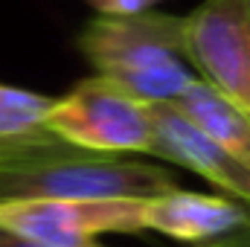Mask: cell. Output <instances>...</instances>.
Segmentation results:
<instances>
[{"label":"cell","mask_w":250,"mask_h":247,"mask_svg":"<svg viewBox=\"0 0 250 247\" xmlns=\"http://www.w3.org/2000/svg\"><path fill=\"white\" fill-rule=\"evenodd\" d=\"M178 189L172 169L76 148L56 134L0 145V201H137Z\"/></svg>","instance_id":"cell-1"},{"label":"cell","mask_w":250,"mask_h":247,"mask_svg":"<svg viewBox=\"0 0 250 247\" xmlns=\"http://www.w3.org/2000/svg\"><path fill=\"white\" fill-rule=\"evenodd\" d=\"M76 47L96 76L117 82L140 102H175L198 79L184 59V18L143 12L128 18H93Z\"/></svg>","instance_id":"cell-2"},{"label":"cell","mask_w":250,"mask_h":247,"mask_svg":"<svg viewBox=\"0 0 250 247\" xmlns=\"http://www.w3.org/2000/svg\"><path fill=\"white\" fill-rule=\"evenodd\" d=\"M47 128L76 148L96 154H151L148 102H140L105 76L73 84L70 93L53 99Z\"/></svg>","instance_id":"cell-3"},{"label":"cell","mask_w":250,"mask_h":247,"mask_svg":"<svg viewBox=\"0 0 250 247\" xmlns=\"http://www.w3.org/2000/svg\"><path fill=\"white\" fill-rule=\"evenodd\" d=\"M184 59L250 120V0H204L184 15Z\"/></svg>","instance_id":"cell-4"},{"label":"cell","mask_w":250,"mask_h":247,"mask_svg":"<svg viewBox=\"0 0 250 247\" xmlns=\"http://www.w3.org/2000/svg\"><path fill=\"white\" fill-rule=\"evenodd\" d=\"M137 201H0V233L38 247H102V233H140Z\"/></svg>","instance_id":"cell-5"},{"label":"cell","mask_w":250,"mask_h":247,"mask_svg":"<svg viewBox=\"0 0 250 247\" xmlns=\"http://www.w3.org/2000/svg\"><path fill=\"white\" fill-rule=\"evenodd\" d=\"M151 123V157H163L175 166L201 175L204 181L221 189V195L250 206V169L227 154L218 143H212L195 123L169 105L151 102L148 105Z\"/></svg>","instance_id":"cell-6"},{"label":"cell","mask_w":250,"mask_h":247,"mask_svg":"<svg viewBox=\"0 0 250 247\" xmlns=\"http://www.w3.org/2000/svg\"><path fill=\"white\" fill-rule=\"evenodd\" d=\"M143 230H157L184 245H207L250 224V206L221 192L172 189L154 198H140Z\"/></svg>","instance_id":"cell-7"},{"label":"cell","mask_w":250,"mask_h":247,"mask_svg":"<svg viewBox=\"0 0 250 247\" xmlns=\"http://www.w3.org/2000/svg\"><path fill=\"white\" fill-rule=\"evenodd\" d=\"M189 123H195L212 143H218L227 154L250 169V120L233 108L221 93H215L207 82L195 79L187 90L172 102Z\"/></svg>","instance_id":"cell-8"},{"label":"cell","mask_w":250,"mask_h":247,"mask_svg":"<svg viewBox=\"0 0 250 247\" xmlns=\"http://www.w3.org/2000/svg\"><path fill=\"white\" fill-rule=\"evenodd\" d=\"M50 105L53 99L44 93L0 82V145L53 137V131L47 128Z\"/></svg>","instance_id":"cell-9"},{"label":"cell","mask_w":250,"mask_h":247,"mask_svg":"<svg viewBox=\"0 0 250 247\" xmlns=\"http://www.w3.org/2000/svg\"><path fill=\"white\" fill-rule=\"evenodd\" d=\"M99 15L108 18H128V15H143L151 12L157 0H87Z\"/></svg>","instance_id":"cell-10"},{"label":"cell","mask_w":250,"mask_h":247,"mask_svg":"<svg viewBox=\"0 0 250 247\" xmlns=\"http://www.w3.org/2000/svg\"><path fill=\"white\" fill-rule=\"evenodd\" d=\"M201 247H250V224L227 233V236H221V239H212V242H207Z\"/></svg>","instance_id":"cell-11"},{"label":"cell","mask_w":250,"mask_h":247,"mask_svg":"<svg viewBox=\"0 0 250 247\" xmlns=\"http://www.w3.org/2000/svg\"><path fill=\"white\" fill-rule=\"evenodd\" d=\"M0 247H38V245H32V242H23V239H18V236H9V233H0Z\"/></svg>","instance_id":"cell-12"}]
</instances>
